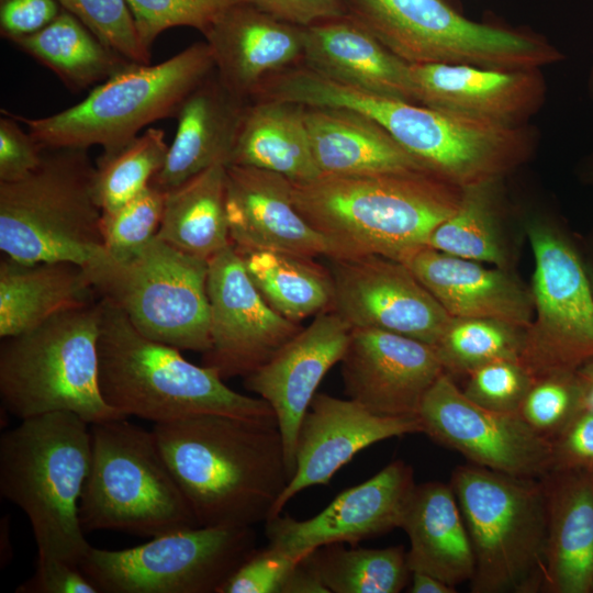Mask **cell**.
<instances>
[{
    "label": "cell",
    "instance_id": "obj_53",
    "mask_svg": "<svg viewBox=\"0 0 593 593\" xmlns=\"http://www.w3.org/2000/svg\"><path fill=\"white\" fill-rule=\"evenodd\" d=\"M575 374L580 387L582 407L593 411V361L581 367Z\"/></svg>",
    "mask_w": 593,
    "mask_h": 593
},
{
    "label": "cell",
    "instance_id": "obj_45",
    "mask_svg": "<svg viewBox=\"0 0 593 593\" xmlns=\"http://www.w3.org/2000/svg\"><path fill=\"white\" fill-rule=\"evenodd\" d=\"M299 560L269 545L256 548L217 593H281L284 580Z\"/></svg>",
    "mask_w": 593,
    "mask_h": 593
},
{
    "label": "cell",
    "instance_id": "obj_41",
    "mask_svg": "<svg viewBox=\"0 0 593 593\" xmlns=\"http://www.w3.org/2000/svg\"><path fill=\"white\" fill-rule=\"evenodd\" d=\"M237 0H126L142 46L150 52L156 38L177 26L198 30L203 35Z\"/></svg>",
    "mask_w": 593,
    "mask_h": 593
},
{
    "label": "cell",
    "instance_id": "obj_40",
    "mask_svg": "<svg viewBox=\"0 0 593 593\" xmlns=\"http://www.w3.org/2000/svg\"><path fill=\"white\" fill-rule=\"evenodd\" d=\"M166 191L150 182L143 191L112 211H102L105 251L113 261L134 257L157 234Z\"/></svg>",
    "mask_w": 593,
    "mask_h": 593
},
{
    "label": "cell",
    "instance_id": "obj_37",
    "mask_svg": "<svg viewBox=\"0 0 593 593\" xmlns=\"http://www.w3.org/2000/svg\"><path fill=\"white\" fill-rule=\"evenodd\" d=\"M302 558L329 593H398L411 574L405 548L400 545L372 549L333 542Z\"/></svg>",
    "mask_w": 593,
    "mask_h": 593
},
{
    "label": "cell",
    "instance_id": "obj_33",
    "mask_svg": "<svg viewBox=\"0 0 593 593\" xmlns=\"http://www.w3.org/2000/svg\"><path fill=\"white\" fill-rule=\"evenodd\" d=\"M156 237L206 260L233 245L226 214V165H213L166 191Z\"/></svg>",
    "mask_w": 593,
    "mask_h": 593
},
{
    "label": "cell",
    "instance_id": "obj_39",
    "mask_svg": "<svg viewBox=\"0 0 593 593\" xmlns=\"http://www.w3.org/2000/svg\"><path fill=\"white\" fill-rule=\"evenodd\" d=\"M523 332L494 320L452 317L433 346L446 373L466 376L492 361L518 360Z\"/></svg>",
    "mask_w": 593,
    "mask_h": 593
},
{
    "label": "cell",
    "instance_id": "obj_35",
    "mask_svg": "<svg viewBox=\"0 0 593 593\" xmlns=\"http://www.w3.org/2000/svg\"><path fill=\"white\" fill-rule=\"evenodd\" d=\"M266 302L280 315L300 323L329 310L333 284L327 268L314 258L271 249L234 247Z\"/></svg>",
    "mask_w": 593,
    "mask_h": 593
},
{
    "label": "cell",
    "instance_id": "obj_13",
    "mask_svg": "<svg viewBox=\"0 0 593 593\" xmlns=\"http://www.w3.org/2000/svg\"><path fill=\"white\" fill-rule=\"evenodd\" d=\"M256 541L253 526H197L122 550L91 546L79 568L102 593H217Z\"/></svg>",
    "mask_w": 593,
    "mask_h": 593
},
{
    "label": "cell",
    "instance_id": "obj_30",
    "mask_svg": "<svg viewBox=\"0 0 593 593\" xmlns=\"http://www.w3.org/2000/svg\"><path fill=\"white\" fill-rule=\"evenodd\" d=\"M401 528L410 540L411 572L428 573L456 588L474 572V557L451 484H416Z\"/></svg>",
    "mask_w": 593,
    "mask_h": 593
},
{
    "label": "cell",
    "instance_id": "obj_11",
    "mask_svg": "<svg viewBox=\"0 0 593 593\" xmlns=\"http://www.w3.org/2000/svg\"><path fill=\"white\" fill-rule=\"evenodd\" d=\"M337 104L378 122L432 175L460 188L501 181L535 149L527 124H494L353 87L338 91Z\"/></svg>",
    "mask_w": 593,
    "mask_h": 593
},
{
    "label": "cell",
    "instance_id": "obj_57",
    "mask_svg": "<svg viewBox=\"0 0 593 593\" xmlns=\"http://www.w3.org/2000/svg\"><path fill=\"white\" fill-rule=\"evenodd\" d=\"M589 271V270H588ZM589 276H590V280H591V284H592V289H593V267L592 269L589 271Z\"/></svg>",
    "mask_w": 593,
    "mask_h": 593
},
{
    "label": "cell",
    "instance_id": "obj_17",
    "mask_svg": "<svg viewBox=\"0 0 593 593\" xmlns=\"http://www.w3.org/2000/svg\"><path fill=\"white\" fill-rule=\"evenodd\" d=\"M206 287L210 348L202 365L224 380L248 376L302 329L266 302L233 245L209 259Z\"/></svg>",
    "mask_w": 593,
    "mask_h": 593
},
{
    "label": "cell",
    "instance_id": "obj_28",
    "mask_svg": "<svg viewBox=\"0 0 593 593\" xmlns=\"http://www.w3.org/2000/svg\"><path fill=\"white\" fill-rule=\"evenodd\" d=\"M303 116L320 175L430 174L366 114L342 107L303 105Z\"/></svg>",
    "mask_w": 593,
    "mask_h": 593
},
{
    "label": "cell",
    "instance_id": "obj_16",
    "mask_svg": "<svg viewBox=\"0 0 593 593\" xmlns=\"http://www.w3.org/2000/svg\"><path fill=\"white\" fill-rule=\"evenodd\" d=\"M326 259L329 310L351 328H379L434 345L452 318L403 261L380 255Z\"/></svg>",
    "mask_w": 593,
    "mask_h": 593
},
{
    "label": "cell",
    "instance_id": "obj_36",
    "mask_svg": "<svg viewBox=\"0 0 593 593\" xmlns=\"http://www.w3.org/2000/svg\"><path fill=\"white\" fill-rule=\"evenodd\" d=\"M500 181L462 189L456 211L432 233L427 246L460 258L511 268V256L500 220Z\"/></svg>",
    "mask_w": 593,
    "mask_h": 593
},
{
    "label": "cell",
    "instance_id": "obj_48",
    "mask_svg": "<svg viewBox=\"0 0 593 593\" xmlns=\"http://www.w3.org/2000/svg\"><path fill=\"white\" fill-rule=\"evenodd\" d=\"M16 593H100L79 567L58 559H37L33 575Z\"/></svg>",
    "mask_w": 593,
    "mask_h": 593
},
{
    "label": "cell",
    "instance_id": "obj_42",
    "mask_svg": "<svg viewBox=\"0 0 593 593\" xmlns=\"http://www.w3.org/2000/svg\"><path fill=\"white\" fill-rule=\"evenodd\" d=\"M581 409L575 372L558 373L535 380L517 413L533 430L551 441Z\"/></svg>",
    "mask_w": 593,
    "mask_h": 593
},
{
    "label": "cell",
    "instance_id": "obj_38",
    "mask_svg": "<svg viewBox=\"0 0 593 593\" xmlns=\"http://www.w3.org/2000/svg\"><path fill=\"white\" fill-rule=\"evenodd\" d=\"M168 148L165 132L154 127L119 146L103 148L92 178L101 211H112L143 191L163 168Z\"/></svg>",
    "mask_w": 593,
    "mask_h": 593
},
{
    "label": "cell",
    "instance_id": "obj_31",
    "mask_svg": "<svg viewBox=\"0 0 593 593\" xmlns=\"http://www.w3.org/2000/svg\"><path fill=\"white\" fill-rule=\"evenodd\" d=\"M89 273L70 261L0 262V337L23 334L51 317L97 301Z\"/></svg>",
    "mask_w": 593,
    "mask_h": 593
},
{
    "label": "cell",
    "instance_id": "obj_49",
    "mask_svg": "<svg viewBox=\"0 0 593 593\" xmlns=\"http://www.w3.org/2000/svg\"><path fill=\"white\" fill-rule=\"evenodd\" d=\"M57 0H0V34L12 42L49 24L61 11Z\"/></svg>",
    "mask_w": 593,
    "mask_h": 593
},
{
    "label": "cell",
    "instance_id": "obj_29",
    "mask_svg": "<svg viewBox=\"0 0 593 593\" xmlns=\"http://www.w3.org/2000/svg\"><path fill=\"white\" fill-rule=\"evenodd\" d=\"M547 507L542 592L591 593L593 474L551 470L541 478Z\"/></svg>",
    "mask_w": 593,
    "mask_h": 593
},
{
    "label": "cell",
    "instance_id": "obj_6",
    "mask_svg": "<svg viewBox=\"0 0 593 593\" xmlns=\"http://www.w3.org/2000/svg\"><path fill=\"white\" fill-rule=\"evenodd\" d=\"M100 299L61 312L0 345V399L25 419L71 412L96 424L124 418L99 387Z\"/></svg>",
    "mask_w": 593,
    "mask_h": 593
},
{
    "label": "cell",
    "instance_id": "obj_51",
    "mask_svg": "<svg viewBox=\"0 0 593 593\" xmlns=\"http://www.w3.org/2000/svg\"><path fill=\"white\" fill-rule=\"evenodd\" d=\"M281 593H329L316 572L301 558L283 582Z\"/></svg>",
    "mask_w": 593,
    "mask_h": 593
},
{
    "label": "cell",
    "instance_id": "obj_47",
    "mask_svg": "<svg viewBox=\"0 0 593 593\" xmlns=\"http://www.w3.org/2000/svg\"><path fill=\"white\" fill-rule=\"evenodd\" d=\"M551 444L552 470L593 474V411L582 407Z\"/></svg>",
    "mask_w": 593,
    "mask_h": 593
},
{
    "label": "cell",
    "instance_id": "obj_19",
    "mask_svg": "<svg viewBox=\"0 0 593 593\" xmlns=\"http://www.w3.org/2000/svg\"><path fill=\"white\" fill-rule=\"evenodd\" d=\"M340 365L347 398L392 417L418 418L426 392L445 372L433 345L379 328H351Z\"/></svg>",
    "mask_w": 593,
    "mask_h": 593
},
{
    "label": "cell",
    "instance_id": "obj_10",
    "mask_svg": "<svg viewBox=\"0 0 593 593\" xmlns=\"http://www.w3.org/2000/svg\"><path fill=\"white\" fill-rule=\"evenodd\" d=\"M346 14L407 64L541 69L564 55L535 33L470 20L445 0H344Z\"/></svg>",
    "mask_w": 593,
    "mask_h": 593
},
{
    "label": "cell",
    "instance_id": "obj_56",
    "mask_svg": "<svg viewBox=\"0 0 593 593\" xmlns=\"http://www.w3.org/2000/svg\"><path fill=\"white\" fill-rule=\"evenodd\" d=\"M588 89L590 98L593 102V65L591 67L590 74H589V80H588Z\"/></svg>",
    "mask_w": 593,
    "mask_h": 593
},
{
    "label": "cell",
    "instance_id": "obj_55",
    "mask_svg": "<svg viewBox=\"0 0 593 593\" xmlns=\"http://www.w3.org/2000/svg\"><path fill=\"white\" fill-rule=\"evenodd\" d=\"M584 178L585 180L593 184V156L589 159L586 163L585 169H584Z\"/></svg>",
    "mask_w": 593,
    "mask_h": 593
},
{
    "label": "cell",
    "instance_id": "obj_1",
    "mask_svg": "<svg viewBox=\"0 0 593 593\" xmlns=\"http://www.w3.org/2000/svg\"><path fill=\"white\" fill-rule=\"evenodd\" d=\"M153 432L200 526L271 517L290 481L276 418L205 414L154 424Z\"/></svg>",
    "mask_w": 593,
    "mask_h": 593
},
{
    "label": "cell",
    "instance_id": "obj_44",
    "mask_svg": "<svg viewBox=\"0 0 593 593\" xmlns=\"http://www.w3.org/2000/svg\"><path fill=\"white\" fill-rule=\"evenodd\" d=\"M461 390L474 403L499 412H517L534 380L518 360L482 365L466 376Z\"/></svg>",
    "mask_w": 593,
    "mask_h": 593
},
{
    "label": "cell",
    "instance_id": "obj_23",
    "mask_svg": "<svg viewBox=\"0 0 593 593\" xmlns=\"http://www.w3.org/2000/svg\"><path fill=\"white\" fill-rule=\"evenodd\" d=\"M226 214L231 242L243 249L332 257L328 240L295 209L291 180L247 166H226Z\"/></svg>",
    "mask_w": 593,
    "mask_h": 593
},
{
    "label": "cell",
    "instance_id": "obj_20",
    "mask_svg": "<svg viewBox=\"0 0 593 593\" xmlns=\"http://www.w3.org/2000/svg\"><path fill=\"white\" fill-rule=\"evenodd\" d=\"M350 332L334 311H323L267 362L244 377L245 389L265 400L276 415L290 480L295 471L301 421L327 371L340 362Z\"/></svg>",
    "mask_w": 593,
    "mask_h": 593
},
{
    "label": "cell",
    "instance_id": "obj_58",
    "mask_svg": "<svg viewBox=\"0 0 593 593\" xmlns=\"http://www.w3.org/2000/svg\"><path fill=\"white\" fill-rule=\"evenodd\" d=\"M593 592V574H592V583H591V593Z\"/></svg>",
    "mask_w": 593,
    "mask_h": 593
},
{
    "label": "cell",
    "instance_id": "obj_15",
    "mask_svg": "<svg viewBox=\"0 0 593 593\" xmlns=\"http://www.w3.org/2000/svg\"><path fill=\"white\" fill-rule=\"evenodd\" d=\"M422 433L471 463L511 475L541 479L552 470V444L517 412L483 407L444 372L426 392L417 415Z\"/></svg>",
    "mask_w": 593,
    "mask_h": 593
},
{
    "label": "cell",
    "instance_id": "obj_46",
    "mask_svg": "<svg viewBox=\"0 0 593 593\" xmlns=\"http://www.w3.org/2000/svg\"><path fill=\"white\" fill-rule=\"evenodd\" d=\"M0 118V182H15L35 171L45 149L8 111Z\"/></svg>",
    "mask_w": 593,
    "mask_h": 593
},
{
    "label": "cell",
    "instance_id": "obj_26",
    "mask_svg": "<svg viewBox=\"0 0 593 593\" xmlns=\"http://www.w3.org/2000/svg\"><path fill=\"white\" fill-rule=\"evenodd\" d=\"M304 27L302 65L333 81L415 103L409 64L349 15Z\"/></svg>",
    "mask_w": 593,
    "mask_h": 593
},
{
    "label": "cell",
    "instance_id": "obj_9",
    "mask_svg": "<svg viewBox=\"0 0 593 593\" xmlns=\"http://www.w3.org/2000/svg\"><path fill=\"white\" fill-rule=\"evenodd\" d=\"M213 70L209 44L197 42L159 64H131L55 114H11L44 149L110 148L158 120L176 118L184 99Z\"/></svg>",
    "mask_w": 593,
    "mask_h": 593
},
{
    "label": "cell",
    "instance_id": "obj_3",
    "mask_svg": "<svg viewBox=\"0 0 593 593\" xmlns=\"http://www.w3.org/2000/svg\"><path fill=\"white\" fill-rule=\"evenodd\" d=\"M100 304L99 387L108 405L121 414L154 424L205 414L276 418L261 398L232 390L214 369L144 336L111 302L100 299Z\"/></svg>",
    "mask_w": 593,
    "mask_h": 593
},
{
    "label": "cell",
    "instance_id": "obj_24",
    "mask_svg": "<svg viewBox=\"0 0 593 593\" xmlns=\"http://www.w3.org/2000/svg\"><path fill=\"white\" fill-rule=\"evenodd\" d=\"M214 69L235 96L250 100L271 76L302 65L304 27L236 1L203 35Z\"/></svg>",
    "mask_w": 593,
    "mask_h": 593
},
{
    "label": "cell",
    "instance_id": "obj_25",
    "mask_svg": "<svg viewBox=\"0 0 593 593\" xmlns=\"http://www.w3.org/2000/svg\"><path fill=\"white\" fill-rule=\"evenodd\" d=\"M452 317L486 318L525 329L533 318L530 289L510 270L428 246L403 261Z\"/></svg>",
    "mask_w": 593,
    "mask_h": 593
},
{
    "label": "cell",
    "instance_id": "obj_54",
    "mask_svg": "<svg viewBox=\"0 0 593 593\" xmlns=\"http://www.w3.org/2000/svg\"><path fill=\"white\" fill-rule=\"evenodd\" d=\"M1 536L4 538V545H1V563L5 564L9 563L11 556L8 553L7 548L10 547L9 539V524H8V516L1 518Z\"/></svg>",
    "mask_w": 593,
    "mask_h": 593
},
{
    "label": "cell",
    "instance_id": "obj_18",
    "mask_svg": "<svg viewBox=\"0 0 593 593\" xmlns=\"http://www.w3.org/2000/svg\"><path fill=\"white\" fill-rule=\"evenodd\" d=\"M416 483L401 459L338 494L311 518L277 515L265 522L268 545L296 559L333 542L355 545L401 528Z\"/></svg>",
    "mask_w": 593,
    "mask_h": 593
},
{
    "label": "cell",
    "instance_id": "obj_4",
    "mask_svg": "<svg viewBox=\"0 0 593 593\" xmlns=\"http://www.w3.org/2000/svg\"><path fill=\"white\" fill-rule=\"evenodd\" d=\"M90 460V424L71 412L21 419L2 433L0 494L25 513L37 559L79 567L91 547L79 519Z\"/></svg>",
    "mask_w": 593,
    "mask_h": 593
},
{
    "label": "cell",
    "instance_id": "obj_22",
    "mask_svg": "<svg viewBox=\"0 0 593 593\" xmlns=\"http://www.w3.org/2000/svg\"><path fill=\"white\" fill-rule=\"evenodd\" d=\"M415 103L507 126L526 125L544 105L541 69L409 64Z\"/></svg>",
    "mask_w": 593,
    "mask_h": 593
},
{
    "label": "cell",
    "instance_id": "obj_50",
    "mask_svg": "<svg viewBox=\"0 0 593 593\" xmlns=\"http://www.w3.org/2000/svg\"><path fill=\"white\" fill-rule=\"evenodd\" d=\"M277 19L306 26L346 14L344 0H237Z\"/></svg>",
    "mask_w": 593,
    "mask_h": 593
},
{
    "label": "cell",
    "instance_id": "obj_27",
    "mask_svg": "<svg viewBox=\"0 0 593 593\" xmlns=\"http://www.w3.org/2000/svg\"><path fill=\"white\" fill-rule=\"evenodd\" d=\"M248 101L233 94L214 69L182 102L165 164L152 182L168 191L213 165L227 166Z\"/></svg>",
    "mask_w": 593,
    "mask_h": 593
},
{
    "label": "cell",
    "instance_id": "obj_14",
    "mask_svg": "<svg viewBox=\"0 0 593 593\" xmlns=\"http://www.w3.org/2000/svg\"><path fill=\"white\" fill-rule=\"evenodd\" d=\"M533 318L524 329L519 363L532 379L574 373L593 361V289L589 271L562 232L532 220Z\"/></svg>",
    "mask_w": 593,
    "mask_h": 593
},
{
    "label": "cell",
    "instance_id": "obj_8",
    "mask_svg": "<svg viewBox=\"0 0 593 593\" xmlns=\"http://www.w3.org/2000/svg\"><path fill=\"white\" fill-rule=\"evenodd\" d=\"M450 484L470 538L473 593H536L546 571L547 507L541 479L457 467Z\"/></svg>",
    "mask_w": 593,
    "mask_h": 593
},
{
    "label": "cell",
    "instance_id": "obj_52",
    "mask_svg": "<svg viewBox=\"0 0 593 593\" xmlns=\"http://www.w3.org/2000/svg\"><path fill=\"white\" fill-rule=\"evenodd\" d=\"M411 593H455L456 588L424 572H411Z\"/></svg>",
    "mask_w": 593,
    "mask_h": 593
},
{
    "label": "cell",
    "instance_id": "obj_21",
    "mask_svg": "<svg viewBox=\"0 0 593 593\" xmlns=\"http://www.w3.org/2000/svg\"><path fill=\"white\" fill-rule=\"evenodd\" d=\"M415 433H422L418 418L382 416L350 399L316 393L299 427L294 474L277 501L271 517L279 515L302 490L328 484L334 474L362 449Z\"/></svg>",
    "mask_w": 593,
    "mask_h": 593
},
{
    "label": "cell",
    "instance_id": "obj_34",
    "mask_svg": "<svg viewBox=\"0 0 593 593\" xmlns=\"http://www.w3.org/2000/svg\"><path fill=\"white\" fill-rule=\"evenodd\" d=\"M11 43L54 72L72 93L96 87L133 64L65 9L40 31Z\"/></svg>",
    "mask_w": 593,
    "mask_h": 593
},
{
    "label": "cell",
    "instance_id": "obj_2",
    "mask_svg": "<svg viewBox=\"0 0 593 593\" xmlns=\"http://www.w3.org/2000/svg\"><path fill=\"white\" fill-rule=\"evenodd\" d=\"M291 186L295 209L328 240L332 257L400 261L427 246L458 208L463 189L427 172L320 175Z\"/></svg>",
    "mask_w": 593,
    "mask_h": 593
},
{
    "label": "cell",
    "instance_id": "obj_43",
    "mask_svg": "<svg viewBox=\"0 0 593 593\" xmlns=\"http://www.w3.org/2000/svg\"><path fill=\"white\" fill-rule=\"evenodd\" d=\"M102 42L128 60L150 64V52L137 36L126 0H57Z\"/></svg>",
    "mask_w": 593,
    "mask_h": 593
},
{
    "label": "cell",
    "instance_id": "obj_7",
    "mask_svg": "<svg viewBox=\"0 0 593 593\" xmlns=\"http://www.w3.org/2000/svg\"><path fill=\"white\" fill-rule=\"evenodd\" d=\"M91 460L79 504L85 534L156 537L200 526L156 436L127 417L90 425Z\"/></svg>",
    "mask_w": 593,
    "mask_h": 593
},
{
    "label": "cell",
    "instance_id": "obj_5",
    "mask_svg": "<svg viewBox=\"0 0 593 593\" xmlns=\"http://www.w3.org/2000/svg\"><path fill=\"white\" fill-rule=\"evenodd\" d=\"M88 149H45L40 167L15 182H0V249L35 264L70 261L88 273L110 258L102 211L92 192Z\"/></svg>",
    "mask_w": 593,
    "mask_h": 593
},
{
    "label": "cell",
    "instance_id": "obj_12",
    "mask_svg": "<svg viewBox=\"0 0 593 593\" xmlns=\"http://www.w3.org/2000/svg\"><path fill=\"white\" fill-rule=\"evenodd\" d=\"M209 260L154 237L125 261L89 273L100 299L119 307L144 336L180 350L210 348Z\"/></svg>",
    "mask_w": 593,
    "mask_h": 593
},
{
    "label": "cell",
    "instance_id": "obj_32",
    "mask_svg": "<svg viewBox=\"0 0 593 593\" xmlns=\"http://www.w3.org/2000/svg\"><path fill=\"white\" fill-rule=\"evenodd\" d=\"M228 165L277 172L294 182L318 177L303 105L273 99L249 100L242 114Z\"/></svg>",
    "mask_w": 593,
    "mask_h": 593
}]
</instances>
